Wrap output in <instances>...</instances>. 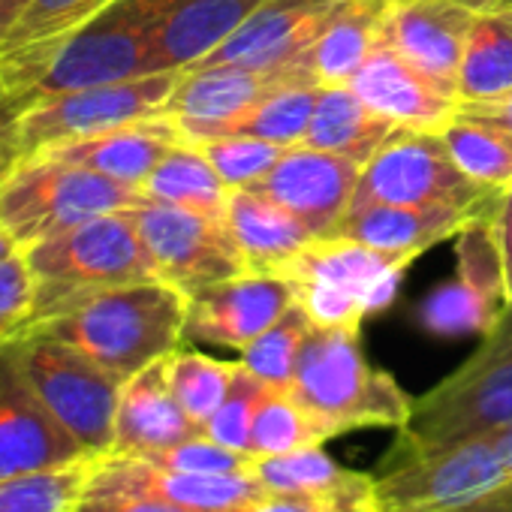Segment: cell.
<instances>
[{"instance_id":"cell-1","label":"cell","mask_w":512,"mask_h":512,"mask_svg":"<svg viewBox=\"0 0 512 512\" xmlns=\"http://www.w3.org/2000/svg\"><path fill=\"white\" fill-rule=\"evenodd\" d=\"M163 7L166 0H115L49 43L0 55V82L16 112L46 97L160 73L154 31Z\"/></svg>"},{"instance_id":"cell-2","label":"cell","mask_w":512,"mask_h":512,"mask_svg":"<svg viewBox=\"0 0 512 512\" xmlns=\"http://www.w3.org/2000/svg\"><path fill=\"white\" fill-rule=\"evenodd\" d=\"M184 320V293L163 281H139L88 293L31 329L76 347L127 383L181 347Z\"/></svg>"},{"instance_id":"cell-3","label":"cell","mask_w":512,"mask_h":512,"mask_svg":"<svg viewBox=\"0 0 512 512\" xmlns=\"http://www.w3.org/2000/svg\"><path fill=\"white\" fill-rule=\"evenodd\" d=\"M25 260L37 284L28 329L88 293L157 281L130 211L100 214L43 238L25 250Z\"/></svg>"},{"instance_id":"cell-4","label":"cell","mask_w":512,"mask_h":512,"mask_svg":"<svg viewBox=\"0 0 512 512\" xmlns=\"http://www.w3.org/2000/svg\"><path fill=\"white\" fill-rule=\"evenodd\" d=\"M290 392L320 416L335 437L356 428L401 431L413 410V398L398 380L368 365L359 347V329L314 326L302 347Z\"/></svg>"},{"instance_id":"cell-5","label":"cell","mask_w":512,"mask_h":512,"mask_svg":"<svg viewBox=\"0 0 512 512\" xmlns=\"http://www.w3.org/2000/svg\"><path fill=\"white\" fill-rule=\"evenodd\" d=\"M506 425H512V308L455 374L413 401L395 446L440 449Z\"/></svg>"},{"instance_id":"cell-6","label":"cell","mask_w":512,"mask_h":512,"mask_svg":"<svg viewBox=\"0 0 512 512\" xmlns=\"http://www.w3.org/2000/svg\"><path fill=\"white\" fill-rule=\"evenodd\" d=\"M142 199L145 196L136 187L49 154H34L0 181V229L28 250L91 217L130 211Z\"/></svg>"},{"instance_id":"cell-7","label":"cell","mask_w":512,"mask_h":512,"mask_svg":"<svg viewBox=\"0 0 512 512\" xmlns=\"http://www.w3.org/2000/svg\"><path fill=\"white\" fill-rule=\"evenodd\" d=\"M16 350L28 383L46 410L85 449V455H109L115 443V416L124 380L40 329L22 332L16 338Z\"/></svg>"},{"instance_id":"cell-8","label":"cell","mask_w":512,"mask_h":512,"mask_svg":"<svg viewBox=\"0 0 512 512\" xmlns=\"http://www.w3.org/2000/svg\"><path fill=\"white\" fill-rule=\"evenodd\" d=\"M500 193L473 184L440 133L395 127V133L362 166L353 208L365 205H452L491 217Z\"/></svg>"},{"instance_id":"cell-9","label":"cell","mask_w":512,"mask_h":512,"mask_svg":"<svg viewBox=\"0 0 512 512\" xmlns=\"http://www.w3.org/2000/svg\"><path fill=\"white\" fill-rule=\"evenodd\" d=\"M491 434L440 446L398 449L377 470L383 512H455L509 479Z\"/></svg>"},{"instance_id":"cell-10","label":"cell","mask_w":512,"mask_h":512,"mask_svg":"<svg viewBox=\"0 0 512 512\" xmlns=\"http://www.w3.org/2000/svg\"><path fill=\"white\" fill-rule=\"evenodd\" d=\"M181 73H151L97 88H82L25 106L16 118L25 157L88 139L115 127L166 115V103Z\"/></svg>"},{"instance_id":"cell-11","label":"cell","mask_w":512,"mask_h":512,"mask_svg":"<svg viewBox=\"0 0 512 512\" xmlns=\"http://www.w3.org/2000/svg\"><path fill=\"white\" fill-rule=\"evenodd\" d=\"M157 281L193 296L220 281L247 275L223 217L142 199L130 208Z\"/></svg>"},{"instance_id":"cell-12","label":"cell","mask_w":512,"mask_h":512,"mask_svg":"<svg viewBox=\"0 0 512 512\" xmlns=\"http://www.w3.org/2000/svg\"><path fill=\"white\" fill-rule=\"evenodd\" d=\"M88 491H127L163 500L184 512H247L269 497L263 482L247 473H178L148 458L103 455L91 461Z\"/></svg>"},{"instance_id":"cell-13","label":"cell","mask_w":512,"mask_h":512,"mask_svg":"<svg viewBox=\"0 0 512 512\" xmlns=\"http://www.w3.org/2000/svg\"><path fill=\"white\" fill-rule=\"evenodd\" d=\"M85 449L46 410L25 377L16 338L0 344V479L85 461Z\"/></svg>"},{"instance_id":"cell-14","label":"cell","mask_w":512,"mask_h":512,"mask_svg":"<svg viewBox=\"0 0 512 512\" xmlns=\"http://www.w3.org/2000/svg\"><path fill=\"white\" fill-rule=\"evenodd\" d=\"M479 10L461 0H392L383 43L458 103V76Z\"/></svg>"},{"instance_id":"cell-15","label":"cell","mask_w":512,"mask_h":512,"mask_svg":"<svg viewBox=\"0 0 512 512\" xmlns=\"http://www.w3.org/2000/svg\"><path fill=\"white\" fill-rule=\"evenodd\" d=\"M296 305L293 284L281 275H238L187 296L184 338L244 350Z\"/></svg>"},{"instance_id":"cell-16","label":"cell","mask_w":512,"mask_h":512,"mask_svg":"<svg viewBox=\"0 0 512 512\" xmlns=\"http://www.w3.org/2000/svg\"><path fill=\"white\" fill-rule=\"evenodd\" d=\"M362 166L317 148H287L272 172L253 190L293 211L314 235H329L350 211Z\"/></svg>"},{"instance_id":"cell-17","label":"cell","mask_w":512,"mask_h":512,"mask_svg":"<svg viewBox=\"0 0 512 512\" xmlns=\"http://www.w3.org/2000/svg\"><path fill=\"white\" fill-rule=\"evenodd\" d=\"M416 260L407 253H383L344 235H317L299 256L278 272L290 281H323L350 293L365 314L383 311Z\"/></svg>"},{"instance_id":"cell-18","label":"cell","mask_w":512,"mask_h":512,"mask_svg":"<svg viewBox=\"0 0 512 512\" xmlns=\"http://www.w3.org/2000/svg\"><path fill=\"white\" fill-rule=\"evenodd\" d=\"M338 4L341 0H263L260 10L196 67L235 64L275 73L314 43Z\"/></svg>"},{"instance_id":"cell-19","label":"cell","mask_w":512,"mask_h":512,"mask_svg":"<svg viewBox=\"0 0 512 512\" xmlns=\"http://www.w3.org/2000/svg\"><path fill=\"white\" fill-rule=\"evenodd\" d=\"M350 88L368 109L395 127L440 133L458 115V100L428 82L383 40L356 70Z\"/></svg>"},{"instance_id":"cell-20","label":"cell","mask_w":512,"mask_h":512,"mask_svg":"<svg viewBox=\"0 0 512 512\" xmlns=\"http://www.w3.org/2000/svg\"><path fill=\"white\" fill-rule=\"evenodd\" d=\"M278 85H290L278 70L260 73L235 64L190 67L178 76V85L166 103V118L178 124L187 142H202L214 127L260 103Z\"/></svg>"},{"instance_id":"cell-21","label":"cell","mask_w":512,"mask_h":512,"mask_svg":"<svg viewBox=\"0 0 512 512\" xmlns=\"http://www.w3.org/2000/svg\"><path fill=\"white\" fill-rule=\"evenodd\" d=\"M389 7L392 0H341L314 43L281 70H287L299 85H350L356 70L380 43Z\"/></svg>"},{"instance_id":"cell-22","label":"cell","mask_w":512,"mask_h":512,"mask_svg":"<svg viewBox=\"0 0 512 512\" xmlns=\"http://www.w3.org/2000/svg\"><path fill=\"white\" fill-rule=\"evenodd\" d=\"M193 434H199V428L172 395L166 377V359H160L145 371L133 374L121 386L115 443L109 455L151 458Z\"/></svg>"},{"instance_id":"cell-23","label":"cell","mask_w":512,"mask_h":512,"mask_svg":"<svg viewBox=\"0 0 512 512\" xmlns=\"http://www.w3.org/2000/svg\"><path fill=\"white\" fill-rule=\"evenodd\" d=\"M181 130L172 118H148L127 127H115L88 139H76L58 148H46L40 154H49L55 160L91 169L103 178H112L118 184L142 190L154 166L181 142Z\"/></svg>"},{"instance_id":"cell-24","label":"cell","mask_w":512,"mask_h":512,"mask_svg":"<svg viewBox=\"0 0 512 512\" xmlns=\"http://www.w3.org/2000/svg\"><path fill=\"white\" fill-rule=\"evenodd\" d=\"M223 220L247 275H278L317 238L293 211L253 187L232 190Z\"/></svg>"},{"instance_id":"cell-25","label":"cell","mask_w":512,"mask_h":512,"mask_svg":"<svg viewBox=\"0 0 512 512\" xmlns=\"http://www.w3.org/2000/svg\"><path fill=\"white\" fill-rule=\"evenodd\" d=\"M263 0H166L154 31L160 73H184L220 49Z\"/></svg>"},{"instance_id":"cell-26","label":"cell","mask_w":512,"mask_h":512,"mask_svg":"<svg viewBox=\"0 0 512 512\" xmlns=\"http://www.w3.org/2000/svg\"><path fill=\"white\" fill-rule=\"evenodd\" d=\"M479 217L485 214L452 205H365L347 211L329 235H344L383 253L419 256Z\"/></svg>"},{"instance_id":"cell-27","label":"cell","mask_w":512,"mask_h":512,"mask_svg":"<svg viewBox=\"0 0 512 512\" xmlns=\"http://www.w3.org/2000/svg\"><path fill=\"white\" fill-rule=\"evenodd\" d=\"M392 133L395 124L377 115L374 109H368L350 85H332V88H320L302 145L365 166Z\"/></svg>"},{"instance_id":"cell-28","label":"cell","mask_w":512,"mask_h":512,"mask_svg":"<svg viewBox=\"0 0 512 512\" xmlns=\"http://www.w3.org/2000/svg\"><path fill=\"white\" fill-rule=\"evenodd\" d=\"M142 196L166 205H178L187 211H199L208 217H223L232 190L223 184L205 151L187 139H181L148 175L142 184Z\"/></svg>"},{"instance_id":"cell-29","label":"cell","mask_w":512,"mask_h":512,"mask_svg":"<svg viewBox=\"0 0 512 512\" xmlns=\"http://www.w3.org/2000/svg\"><path fill=\"white\" fill-rule=\"evenodd\" d=\"M503 91H512V4L476 16L458 76L461 103L497 97Z\"/></svg>"},{"instance_id":"cell-30","label":"cell","mask_w":512,"mask_h":512,"mask_svg":"<svg viewBox=\"0 0 512 512\" xmlns=\"http://www.w3.org/2000/svg\"><path fill=\"white\" fill-rule=\"evenodd\" d=\"M317 97H320V88H314V85H278L260 103H253L232 121L214 127L205 139L253 136V139L275 142L281 148H296V145H302V139L308 133Z\"/></svg>"},{"instance_id":"cell-31","label":"cell","mask_w":512,"mask_h":512,"mask_svg":"<svg viewBox=\"0 0 512 512\" xmlns=\"http://www.w3.org/2000/svg\"><path fill=\"white\" fill-rule=\"evenodd\" d=\"M332 437V428L302 401H296L290 389H269L256 407L247 452L250 458L287 455L308 446H323Z\"/></svg>"},{"instance_id":"cell-32","label":"cell","mask_w":512,"mask_h":512,"mask_svg":"<svg viewBox=\"0 0 512 512\" xmlns=\"http://www.w3.org/2000/svg\"><path fill=\"white\" fill-rule=\"evenodd\" d=\"M443 145L449 148L458 169L479 187L503 193L512 187V139L494 127L455 115L440 130Z\"/></svg>"},{"instance_id":"cell-33","label":"cell","mask_w":512,"mask_h":512,"mask_svg":"<svg viewBox=\"0 0 512 512\" xmlns=\"http://www.w3.org/2000/svg\"><path fill=\"white\" fill-rule=\"evenodd\" d=\"M235 371H238V362L211 359L196 350L178 347L175 353L166 356V377H169L172 395L178 398V404L196 422L199 431L226 401Z\"/></svg>"},{"instance_id":"cell-34","label":"cell","mask_w":512,"mask_h":512,"mask_svg":"<svg viewBox=\"0 0 512 512\" xmlns=\"http://www.w3.org/2000/svg\"><path fill=\"white\" fill-rule=\"evenodd\" d=\"M506 311L509 305L485 296L482 290L467 284L461 275H455L452 281L431 290V296L419 308V323L428 332L443 335V338L470 335V332L488 335L503 320Z\"/></svg>"},{"instance_id":"cell-35","label":"cell","mask_w":512,"mask_h":512,"mask_svg":"<svg viewBox=\"0 0 512 512\" xmlns=\"http://www.w3.org/2000/svg\"><path fill=\"white\" fill-rule=\"evenodd\" d=\"M91 461L94 458L0 479V512H76Z\"/></svg>"},{"instance_id":"cell-36","label":"cell","mask_w":512,"mask_h":512,"mask_svg":"<svg viewBox=\"0 0 512 512\" xmlns=\"http://www.w3.org/2000/svg\"><path fill=\"white\" fill-rule=\"evenodd\" d=\"M311 329L314 323L308 320V314L293 305L275 326H269L260 338L241 350V365L266 380L272 389H290Z\"/></svg>"},{"instance_id":"cell-37","label":"cell","mask_w":512,"mask_h":512,"mask_svg":"<svg viewBox=\"0 0 512 512\" xmlns=\"http://www.w3.org/2000/svg\"><path fill=\"white\" fill-rule=\"evenodd\" d=\"M250 473L263 482L269 494H317L335 485L347 473V467H341L320 446H308L287 455L253 458Z\"/></svg>"},{"instance_id":"cell-38","label":"cell","mask_w":512,"mask_h":512,"mask_svg":"<svg viewBox=\"0 0 512 512\" xmlns=\"http://www.w3.org/2000/svg\"><path fill=\"white\" fill-rule=\"evenodd\" d=\"M115 0H31L10 34L0 40V55L49 43L103 13Z\"/></svg>"},{"instance_id":"cell-39","label":"cell","mask_w":512,"mask_h":512,"mask_svg":"<svg viewBox=\"0 0 512 512\" xmlns=\"http://www.w3.org/2000/svg\"><path fill=\"white\" fill-rule=\"evenodd\" d=\"M193 145L205 151V157L211 160V166L217 169V175L229 190L253 187L256 181H263L287 151L275 142L253 139V136H217Z\"/></svg>"},{"instance_id":"cell-40","label":"cell","mask_w":512,"mask_h":512,"mask_svg":"<svg viewBox=\"0 0 512 512\" xmlns=\"http://www.w3.org/2000/svg\"><path fill=\"white\" fill-rule=\"evenodd\" d=\"M269 389L272 386L266 380H260L253 371H247L238 362L232 389H229L226 401L217 407V413L202 425V434L217 440V443H223V446H229V449H235V452H247L250 449V428H253L256 407H260V401H263V395Z\"/></svg>"},{"instance_id":"cell-41","label":"cell","mask_w":512,"mask_h":512,"mask_svg":"<svg viewBox=\"0 0 512 512\" xmlns=\"http://www.w3.org/2000/svg\"><path fill=\"white\" fill-rule=\"evenodd\" d=\"M148 461L166 467V470H178V473H247L253 458L247 452H235L211 437H205L202 431L151 455Z\"/></svg>"},{"instance_id":"cell-42","label":"cell","mask_w":512,"mask_h":512,"mask_svg":"<svg viewBox=\"0 0 512 512\" xmlns=\"http://www.w3.org/2000/svg\"><path fill=\"white\" fill-rule=\"evenodd\" d=\"M34 275L28 269L25 250L10 256V260H0V344L19 338L34 311Z\"/></svg>"},{"instance_id":"cell-43","label":"cell","mask_w":512,"mask_h":512,"mask_svg":"<svg viewBox=\"0 0 512 512\" xmlns=\"http://www.w3.org/2000/svg\"><path fill=\"white\" fill-rule=\"evenodd\" d=\"M290 281V278H287ZM296 293V305L308 314V320L320 329H362V320L368 317L362 305L323 281H290Z\"/></svg>"},{"instance_id":"cell-44","label":"cell","mask_w":512,"mask_h":512,"mask_svg":"<svg viewBox=\"0 0 512 512\" xmlns=\"http://www.w3.org/2000/svg\"><path fill=\"white\" fill-rule=\"evenodd\" d=\"M76 512H184L178 506H169L163 500L145 497V494H127V491H88L79 497Z\"/></svg>"},{"instance_id":"cell-45","label":"cell","mask_w":512,"mask_h":512,"mask_svg":"<svg viewBox=\"0 0 512 512\" xmlns=\"http://www.w3.org/2000/svg\"><path fill=\"white\" fill-rule=\"evenodd\" d=\"M458 115L479 121L485 127H494L512 139V91H503V94L485 97V100H464V103H458Z\"/></svg>"},{"instance_id":"cell-46","label":"cell","mask_w":512,"mask_h":512,"mask_svg":"<svg viewBox=\"0 0 512 512\" xmlns=\"http://www.w3.org/2000/svg\"><path fill=\"white\" fill-rule=\"evenodd\" d=\"M16 106L4 88V82H0V181H4L22 160V145H19V130H16Z\"/></svg>"},{"instance_id":"cell-47","label":"cell","mask_w":512,"mask_h":512,"mask_svg":"<svg viewBox=\"0 0 512 512\" xmlns=\"http://www.w3.org/2000/svg\"><path fill=\"white\" fill-rule=\"evenodd\" d=\"M494 235L500 247V260H503V278H506V299L512 308V187L500 193V202L494 208Z\"/></svg>"},{"instance_id":"cell-48","label":"cell","mask_w":512,"mask_h":512,"mask_svg":"<svg viewBox=\"0 0 512 512\" xmlns=\"http://www.w3.org/2000/svg\"><path fill=\"white\" fill-rule=\"evenodd\" d=\"M455 512H512V476L503 485H497L494 491H488L485 497H479Z\"/></svg>"},{"instance_id":"cell-49","label":"cell","mask_w":512,"mask_h":512,"mask_svg":"<svg viewBox=\"0 0 512 512\" xmlns=\"http://www.w3.org/2000/svg\"><path fill=\"white\" fill-rule=\"evenodd\" d=\"M31 0H0V40L10 34V28L19 22V16L25 13V7Z\"/></svg>"},{"instance_id":"cell-50","label":"cell","mask_w":512,"mask_h":512,"mask_svg":"<svg viewBox=\"0 0 512 512\" xmlns=\"http://www.w3.org/2000/svg\"><path fill=\"white\" fill-rule=\"evenodd\" d=\"M16 253H22V247L4 229H0V260H10V256H16Z\"/></svg>"},{"instance_id":"cell-51","label":"cell","mask_w":512,"mask_h":512,"mask_svg":"<svg viewBox=\"0 0 512 512\" xmlns=\"http://www.w3.org/2000/svg\"><path fill=\"white\" fill-rule=\"evenodd\" d=\"M461 4L473 7V10H491V7H500V4H512V0H461Z\"/></svg>"}]
</instances>
